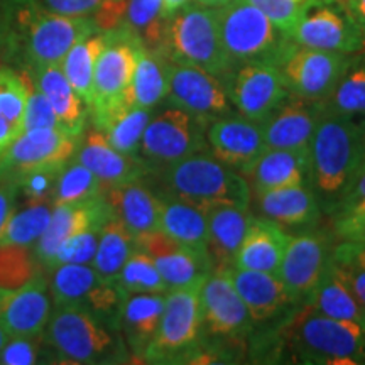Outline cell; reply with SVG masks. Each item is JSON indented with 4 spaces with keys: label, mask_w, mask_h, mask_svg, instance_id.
<instances>
[{
    "label": "cell",
    "mask_w": 365,
    "mask_h": 365,
    "mask_svg": "<svg viewBox=\"0 0 365 365\" xmlns=\"http://www.w3.org/2000/svg\"><path fill=\"white\" fill-rule=\"evenodd\" d=\"M97 31L90 17L59 16L34 0H6L2 56L24 70L59 65L73 46Z\"/></svg>",
    "instance_id": "cell-1"
},
{
    "label": "cell",
    "mask_w": 365,
    "mask_h": 365,
    "mask_svg": "<svg viewBox=\"0 0 365 365\" xmlns=\"http://www.w3.org/2000/svg\"><path fill=\"white\" fill-rule=\"evenodd\" d=\"M43 344L49 357L63 364H122L129 357L118 328L71 304H58L51 312Z\"/></svg>",
    "instance_id": "cell-2"
},
{
    "label": "cell",
    "mask_w": 365,
    "mask_h": 365,
    "mask_svg": "<svg viewBox=\"0 0 365 365\" xmlns=\"http://www.w3.org/2000/svg\"><path fill=\"white\" fill-rule=\"evenodd\" d=\"M312 186L330 213L350 188L360 168L359 122L323 110L312 143Z\"/></svg>",
    "instance_id": "cell-3"
},
{
    "label": "cell",
    "mask_w": 365,
    "mask_h": 365,
    "mask_svg": "<svg viewBox=\"0 0 365 365\" xmlns=\"http://www.w3.org/2000/svg\"><path fill=\"white\" fill-rule=\"evenodd\" d=\"M156 171L161 186L158 195L188 202L203 212L217 205L249 207L250 203L247 180L205 150Z\"/></svg>",
    "instance_id": "cell-4"
},
{
    "label": "cell",
    "mask_w": 365,
    "mask_h": 365,
    "mask_svg": "<svg viewBox=\"0 0 365 365\" xmlns=\"http://www.w3.org/2000/svg\"><path fill=\"white\" fill-rule=\"evenodd\" d=\"M294 357L304 364H365V327L336 319L299 304L282 327Z\"/></svg>",
    "instance_id": "cell-5"
},
{
    "label": "cell",
    "mask_w": 365,
    "mask_h": 365,
    "mask_svg": "<svg viewBox=\"0 0 365 365\" xmlns=\"http://www.w3.org/2000/svg\"><path fill=\"white\" fill-rule=\"evenodd\" d=\"M164 54L171 63L202 68L225 83L234 66L223 51L215 7L191 0L171 16Z\"/></svg>",
    "instance_id": "cell-6"
},
{
    "label": "cell",
    "mask_w": 365,
    "mask_h": 365,
    "mask_svg": "<svg viewBox=\"0 0 365 365\" xmlns=\"http://www.w3.org/2000/svg\"><path fill=\"white\" fill-rule=\"evenodd\" d=\"M223 51L234 66L250 61H274L287 39L271 19L245 0L215 7Z\"/></svg>",
    "instance_id": "cell-7"
},
{
    "label": "cell",
    "mask_w": 365,
    "mask_h": 365,
    "mask_svg": "<svg viewBox=\"0 0 365 365\" xmlns=\"http://www.w3.org/2000/svg\"><path fill=\"white\" fill-rule=\"evenodd\" d=\"M202 282L168 291L164 296L161 322L145 350L144 362L185 364V359L200 345L203 339L200 307Z\"/></svg>",
    "instance_id": "cell-8"
},
{
    "label": "cell",
    "mask_w": 365,
    "mask_h": 365,
    "mask_svg": "<svg viewBox=\"0 0 365 365\" xmlns=\"http://www.w3.org/2000/svg\"><path fill=\"white\" fill-rule=\"evenodd\" d=\"M103 33L105 44L95 65L93 100L88 107L93 124L118 108L130 107L127 93L134 75L139 44V41L122 26Z\"/></svg>",
    "instance_id": "cell-9"
},
{
    "label": "cell",
    "mask_w": 365,
    "mask_h": 365,
    "mask_svg": "<svg viewBox=\"0 0 365 365\" xmlns=\"http://www.w3.org/2000/svg\"><path fill=\"white\" fill-rule=\"evenodd\" d=\"M210 122L193 113L170 107L150 118L140 140L139 158L150 168H159L207 150Z\"/></svg>",
    "instance_id": "cell-10"
},
{
    "label": "cell",
    "mask_w": 365,
    "mask_h": 365,
    "mask_svg": "<svg viewBox=\"0 0 365 365\" xmlns=\"http://www.w3.org/2000/svg\"><path fill=\"white\" fill-rule=\"evenodd\" d=\"M349 58L350 54L307 48L289 38L272 63L279 68L291 95L323 103L335 88Z\"/></svg>",
    "instance_id": "cell-11"
},
{
    "label": "cell",
    "mask_w": 365,
    "mask_h": 365,
    "mask_svg": "<svg viewBox=\"0 0 365 365\" xmlns=\"http://www.w3.org/2000/svg\"><path fill=\"white\" fill-rule=\"evenodd\" d=\"M49 293L54 304H71L93 313L120 330L125 294L115 282L103 279L90 264H65L51 271Z\"/></svg>",
    "instance_id": "cell-12"
},
{
    "label": "cell",
    "mask_w": 365,
    "mask_h": 365,
    "mask_svg": "<svg viewBox=\"0 0 365 365\" xmlns=\"http://www.w3.org/2000/svg\"><path fill=\"white\" fill-rule=\"evenodd\" d=\"M289 38L323 51L355 54L365 49V34L346 11L344 0H308Z\"/></svg>",
    "instance_id": "cell-13"
},
{
    "label": "cell",
    "mask_w": 365,
    "mask_h": 365,
    "mask_svg": "<svg viewBox=\"0 0 365 365\" xmlns=\"http://www.w3.org/2000/svg\"><path fill=\"white\" fill-rule=\"evenodd\" d=\"M333 239L335 235L322 228H309L289 235L276 276L294 304L304 303L327 274L331 261Z\"/></svg>",
    "instance_id": "cell-14"
},
{
    "label": "cell",
    "mask_w": 365,
    "mask_h": 365,
    "mask_svg": "<svg viewBox=\"0 0 365 365\" xmlns=\"http://www.w3.org/2000/svg\"><path fill=\"white\" fill-rule=\"evenodd\" d=\"M225 88L239 115L255 122L266 120L291 97L279 68L271 61H250L237 66L227 78Z\"/></svg>",
    "instance_id": "cell-15"
},
{
    "label": "cell",
    "mask_w": 365,
    "mask_h": 365,
    "mask_svg": "<svg viewBox=\"0 0 365 365\" xmlns=\"http://www.w3.org/2000/svg\"><path fill=\"white\" fill-rule=\"evenodd\" d=\"M230 271L232 267H213L200 287L203 336L208 339L240 340L254 327Z\"/></svg>",
    "instance_id": "cell-16"
},
{
    "label": "cell",
    "mask_w": 365,
    "mask_h": 365,
    "mask_svg": "<svg viewBox=\"0 0 365 365\" xmlns=\"http://www.w3.org/2000/svg\"><path fill=\"white\" fill-rule=\"evenodd\" d=\"M166 98L171 107L208 122L232 113L225 83L218 76L196 66L170 61Z\"/></svg>",
    "instance_id": "cell-17"
},
{
    "label": "cell",
    "mask_w": 365,
    "mask_h": 365,
    "mask_svg": "<svg viewBox=\"0 0 365 365\" xmlns=\"http://www.w3.org/2000/svg\"><path fill=\"white\" fill-rule=\"evenodd\" d=\"M78 139L61 129L22 132L0 158V182H12L39 166H65L75 156Z\"/></svg>",
    "instance_id": "cell-18"
},
{
    "label": "cell",
    "mask_w": 365,
    "mask_h": 365,
    "mask_svg": "<svg viewBox=\"0 0 365 365\" xmlns=\"http://www.w3.org/2000/svg\"><path fill=\"white\" fill-rule=\"evenodd\" d=\"M137 247L150 255L170 289L202 282L213 271L210 254L198 252L161 230L137 237Z\"/></svg>",
    "instance_id": "cell-19"
},
{
    "label": "cell",
    "mask_w": 365,
    "mask_h": 365,
    "mask_svg": "<svg viewBox=\"0 0 365 365\" xmlns=\"http://www.w3.org/2000/svg\"><path fill=\"white\" fill-rule=\"evenodd\" d=\"M207 148L218 161L244 175L267 145L261 122L230 113L210 122Z\"/></svg>",
    "instance_id": "cell-20"
},
{
    "label": "cell",
    "mask_w": 365,
    "mask_h": 365,
    "mask_svg": "<svg viewBox=\"0 0 365 365\" xmlns=\"http://www.w3.org/2000/svg\"><path fill=\"white\" fill-rule=\"evenodd\" d=\"M112 215V208L103 196L85 202L54 205L48 228L33 245L36 257L46 271H49L54 254L63 242L90 228H102Z\"/></svg>",
    "instance_id": "cell-21"
},
{
    "label": "cell",
    "mask_w": 365,
    "mask_h": 365,
    "mask_svg": "<svg viewBox=\"0 0 365 365\" xmlns=\"http://www.w3.org/2000/svg\"><path fill=\"white\" fill-rule=\"evenodd\" d=\"M49 317L51 293L44 274L19 289H0V325L9 336H43Z\"/></svg>",
    "instance_id": "cell-22"
},
{
    "label": "cell",
    "mask_w": 365,
    "mask_h": 365,
    "mask_svg": "<svg viewBox=\"0 0 365 365\" xmlns=\"http://www.w3.org/2000/svg\"><path fill=\"white\" fill-rule=\"evenodd\" d=\"M83 134V140L80 148H76L73 159L88 168L107 188L143 181L150 175V168L143 159L118 153L102 130L91 127Z\"/></svg>",
    "instance_id": "cell-23"
},
{
    "label": "cell",
    "mask_w": 365,
    "mask_h": 365,
    "mask_svg": "<svg viewBox=\"0 0 365 365\" xmlns=\"http://www.w3.org/2000/svg\"><path fill=\"white\" fill-rule=\"evenodd\" d=\"M322 115V103L291 95L261 122L266 145L271 149H309Z\"/></svg>",
    "instance_id": "cell-24"
},
{
    "label": "cell",
    "mask_w": 365,
    "mask_h": 365,
    "mask_svg": "<svg viewBox=\"0 0 365 365\" xmlns=\"http://www.w3.org/2000/svg\"><path fill=\"white\" fill-rule=\"evenodd\" d=\"M252 185L254 195L312 182L309 149L267 148L242 175Z\"/></svg>",
    "instance_id": "cell-25"
},
{
    "label": "cell",
    "mask_w": 365,
    "mask_h": 365,
    "mask_svg": "<svg viewBox=\"0 0 365 365\" xmlns=\"http://www.w3.org/2000/svg\"><path fill=\"white\" fill-rule=\"evenodd\" d=\"M230 274L252 325L271 323L294 304L276 274L237 267H232Z\"/></svg>",
    "instance_id": "cell-26"
},
{
    "label": "cell",
    "mask_w": 365,
    "mask_h": 365,
    "mask_svg": "<svg viewBox=\"0 0 365 365\" xmlns=\"http://www.w3.org/2000/svg\"><path fill=\"white\" fill-rule=\"evenodd\" d=\"M24 71L31 76V80L38 86L41 93L48 98V102L51 103L53 110L58 117L59 129L65 130L71 137L80 139L86 127L88 107L73 90L61 66L49 65Z\"/></svg>",
    "instance_id": "cell-27"
},
{
    "label": "cell",
    "mask_w": 365,
    "mask_h": 365,
    "mask_svg": "<svg viewBox=\"0 0 365 365\" xmlns=\"http://www.w3.org/2000/svg\"><path fill=\"white\" fill-rule=\"evenodd\" d=\"M289 235L271 218L255 217L234 257V267L276 274L284 255Z\"/></svg>",
    "instance_id": "cell-28"
},
{
    "label": "cell",
    "mask_w": 365,
    "mask_h": 365,
    "mask_svg": "<svg viewBox=\"0 0 365 365\" xmlns=\"http://www.w3.org/2000/svg\"><path fill=\"white\" fill-rule=\"evenodd\" d=\"M255 207L262 217L271 218L281 227H308L322 215V202L312 182L289 188L255 193Z\"/></svg>",
    "instance_id": "cell-29"
},
{
    "label": "cell",
    "mask_w": 365,
    "mask_h": 365,
    "mask_svg": "<svg viewBox=\"0 0 365 365\" xmlns=\"http://www.w3.org/2000/svg\"><path fill=\"white\" fill-rule=\"evenodd\" d=\"M103 198L113 215L129 228L135 239L148 232L159 230L161 198L140 181L105 188Z\"/></svg>",
    "instance_id": "cell-30"
},
{
    "label": "cell",
    "mask_w": 365,
    "mask_h": 365,
    "mask_svg": "<svg viewBox=\"0 0 365 365\" xmlns=\"http://www.w3.org/2000/svg\"><path fill=\"white\" fill-rule=\"evenodd\" d=\"M208 220V254L213 267H234V257L254 213L244 205H217L205 210Z\"/></svg>",
    "instance_id": "cell-31"
},
{
    "label": "cell",
    "mask_w": 365,
    "mask_h": 365,
    "mask_svg": "<svg viewBox=\"0 0 365 365\" xmlns=\"http://www.w3.org/2000/svg\"><path fill=\"white\" fill-rule=\"evenodd\" d=\"M166 294H127L120 312V333L130 355L144 359L156 335Z\"/></svg>",
    "instance_id": "cell-32"
},
{
    "label": "cell",
    "mask_w": 365,
    "mask_h": 365,
    "mask_svg": "<svg viewBox=\"0 0 365 365\" xmlns=\"http://www.w3.org/2000/svg\"><path fill=\"white\" fill-rule=\"evenodd\" d=\"M159 198V230L190 249L208 254V220L203 210L168 195Z\"/></svg>",
    "instance_id": "cell-33"
},
{
    "label": "cell",
    "mask_w": 365,
    "mask_h": 365,
    "mask_svg": "<svg viewBox=\"0 0 365 365\" xmlns=\"http://www.w3.org/2000/svg\"><path fill=\"white\" fill-rule=\"evenodd\" d=\"M168 71L170 59L166 54L150 51L143 44H137L135 68L129 86L130 105L143 108L156 107L168 95Z\"/></svg>",
    "instance_id": "cell-34"
},
{
    "label": "cell",
    "mask_w": 365,
    "mask_h": 365,
    "mask_svg": "<svg viewBox=\"0 0 365 365\" xmlns=\"http://www.w3.org/2000/svg\"><path fill=\"white\" fill-rule=\"evenodd\" d=\"M170 19L163 0H127L122 27L144 48L164 54Z\"/></svg>",
    "instance_id": "cell-35"
},
{
    "label": "cell",
    "mask_w": 365,
    "mask_h": 365,
    "mask_svg": "<svg viewBox=\"0 0 365 365\" xmlns=\"http://www.w3.org/2000/svg\"><path fill=\"white\" fill-rule=\"evenodd\" d=\"M137 247L135 237L115 215L105 222L98 235L97 252H95L91 267L97 271L103 279L115 282L122 267Z\"/></svg>",
    "instance_id": "cell-36"
},
{
    "label": "cell",
    "mask_w": 365,
    "mask_h": 365,
    "mask_svg": "<svg viewBox=\"0 0 365 365\" xmlns=\"http://www.w3.org/2000/svg\"><path fill=\"white\" fill-rule=\"evenodd\" d=\"M322 107L336 115L365 117V49L350 54L344 73Z\"/></svg>",
    "instance_id": "cell-37"
},
{
    "label": "cell",
    "mask_w": 365,
    "mask_h": 365,
    "mask_svg": "<svg viewBox=\"0 0 365 365\" xmlns=\"http://www.w3.org/2000/svg\"><path fill=\"white\" fill-rule=\"evenodd\" d=\"M103 44L105 33L97 31V33L78 41L59 63L66 80L70 81L73 90L83 100L86 107H90L91 100H93V73Z\"/></svg>",
    "instance_id": "cell-38"
},
{
    "label": "cell",
    "mask_w": 365,
    "mask_h": 365,
    "mask_svg": "<svg viewBox=\"0 0 365 365\" xmlns=\"http://www.w3.org/2000/svg\"><path fill=\"white\" fill-rule=\"evenodd\" d=\"M150 120V110L143 107H122L112 112L102 120L93 124L95 129L102 130L107 140L118 153L127 156H139L140 140Z\"/></svg>",
    "instance_id": "cell-39"
},
{
    "label": "cell",
    "mask_w": 365,
    "mask_h": 365,
    "mask_svg": "<svg viewBox=\"0 0 365 365\" xmlns=\"http://www.w3.org/2000/svg\"><path fill=\"white\" fill-rule=\"evenodd\" d=\"M301 304H307L313 312L325 314V317L349 319V322H357L365 327V308L354 298L344 282L333 276L330 269L319 281L313 294Z\"/></svg>",
    "instance_id": "cell-40"
},
{
    "label": "cell",
    "mask_w": 365,
    "mask_h": 365,
    "mask_svg": "<svg viewBox=\"0 0 365 365\" xmlns=\"http://www.w3.org/2000/svg\"><path fill=\"white\" fill-rule=\"evenodd\" d=\"M53 207L51 200L26 198L22 207L14 210L0 244L33 247L49 225Z\"/></svg>",
    "instance_id": "cell-41"
},
{
    "label": "cell",
    "mask_w": 365,
    "mask_h": 365,
    "mask_svg": "<svg viewBox=\"0 0 365 365\" xmlns=\"http://www.w3.org/2000/svg\"><path fill=\"white\" fill-rule=\"evenodd\" d=\"M122 293L127 294H166L170 291L150 255L135 247L122 267L117 279Z\"/></svg>",
    "instance_id": "cell-42"
},
{
    "label": "cell",
    "mask_w": 365,
    "mask_h": 365,
    "mask_svg": "<svg viewBox=\"0 0 365 365\" xmlns=\"http://www.w3.org/2000/svg\"><path fill=\"white\" fill-rule=\"evenodd\" d=\"M43 264L33 247L0 244V289L12 291L43 276Z\"/></svg>",
    "instance_id": "cell-43"
},
{
    "label": "cell",
    "mask_w": 365,
    "mask_h": 365,
    "mask_svg": "<svg viewBox=\"0 0 365 365\" xmlns=\"http://www.w3.org/2000/svg\"><path fill=\"white\" fill-rule=\"evenodd\" d=\"M105 188L107 186L88 168L71 159L59 173L56 188L53 193V205L100 198V196H103Z\"/></svg>",
    "instance_id": "cell-44"
},
{
    "label": "cell",
    "mask_w": 365,
    "mask_h": 365,
    "mask_svg": "<svg viewBox=\"0 0 365 365\" xmlns=\"http://www.w3.org/2000/svg\"><path fill=\"white\" fill-rule=\"evenodd\" d=\"M29 95V78L26 73L14 71V68L0 65V115L19 127Z\"/></svg>",
    "instance_id": "cell-45"
},
{
    "label": "cell",
    "mask_w": 365,
    "mask_h": 365,
    "mask_svg": "<svg viewBox=\"0 0 365 365\" xmlns=\"http://www.w3.org/2000/svg\"><path fill=\"white\" fill-rule=\"evenodd\" d=\"M100 230L102 228H90L63 242L54 254L49 271L65 264H91L97 252Z\"/></svg>",
    "instance_id": "cell-46"
},
{
    "label": "cell",
    "mask_w": 365,
    "mask_h": 365,
    "mask_svg": "<svg viewBox=\"0 0 365 365\" xmlns=\"http://www.w3.org/2000/svg\"><path fill=\"white\" fill-rule=\"evenodd\" d=\"M27 78H29V95H27L24 113H22V118L19 122L21 134L34 129H59L58 117L53 110L51 103L38 90V86L33 83L29 75H27Z\"/></svg>",
    "instance_id": "cell-47"
},
{
    "label": "cell",
    "mask_w": 365,
    "mask_h": 365,
    "mask_svg": "<svg viewBox=\"0 0 365 365\" xmlns=\"http://www.w3.org/2000/svg\"><path fill=\"white\" fill-rule=\"evenodd\" d=\"M66 166V164H65ZM65 166H39L17 176L12 182L24 198L51 200L56 188L59 173Z\"/></svg>",
    "instance_id": "cell-48"
},
{
    "label": "cell",
    "mask_w": 365,
    "mask_h": 365,
    "mask_svg": "<svg viewBox=\"0 0 365 365\" xmlns=\"http://www.w3.org/2000/svg\"><path fill=\"white\" fill-rule=\"evenodd\" d=\"M262 11L282 34L289 38L308 0H245Z\"/></svg>",
    "instance_id": "cell-49"
},
{
    "label": "cell",
    "mask_w": 365,
    "mask_h": 365,
    "mask_svg": "<svg viewBox=\"0 0 365 365\" xmlns=\"http://www.w3.org/2000/svg\"><path fill=\"white\" fill-rule=\"evenodd\" d=\"M43 336H9L0 350V365H34L39 362Z\"/></svg>",
    "instance_id": "cell-50"
},
{
    "label": "cell",
    "mask_w": 365,
    "mask_h": 365,
    "mask_svg": "<svg viewBox=\"0 0 365 365\" xmlns=\"http://www.w3.org/2000/svg\"><path fill=\"white\" fill-rule=\"evenodd\" d=\"M34 2L46 11L59 14V16L93 19L95 14L102 9L107 0H34Z\"/></svg>",
    "instance_id": "cell-51"
},
{
    "label": "cell",
    "mask_w": 365,
    "mask_h": 365,
    "mask_svg": "<svg viewBox=\"0 0 365 365\" xmlns=\"http://www.w3.org/2000/svg\"><path fill=\"white\" fill-rule=\"evenodd\" d=\"M328 269H330L336 279L344 282L346 289L365 308V267L355 266V264L330 261Z\"/></svg>",
    "instance_id": "cell-52"
},
{
    "label": "cell",
    "mask_w": 365,
    "mask_h": 365,
    "mask_svg": "<svg viewBox=\"0 0 365 365\" xmlns=\"http://www.w3.org/2000/svg\"><path fill=\"white\" fill-rule=\"evenodd\" d=\"M360 212H365V168L355 176L350 188L345 191V195L341 196L340 202L335 205V208L331 210L330 215L340 217Z\"/></svg>",
    "instance_id": "cell-53"
},
{
    "label": "cell",
    "mask_w": 365,
    "mask_h": 365,
    "mask_svg": "<svg viewBox=\"0 0 365 365\" xmlns=\"http://www.w3.org/2000/svg\"><path fill=\"white\" fill-rule=\"evenodd\" d=\"M331 218L333 235H335V239L365 242V212Z\"/></svg>",
    "instance_id": "cell-54"
},
{
    "label": "cell",
    "mask_w": 365,
    "mask_h": 365,
    "mask_svg": "<svg viewBox=\"0 0 365 365\" xmlns=\"http://www.w3.org/2000/svg\"><path fill=\"white\" fill-rule=\"evenodd\" d=\"M333 262L355 264V266L365 267V242L341 240L333 245L331 249Z\"/></svg>",
    "instance_id": "cell-55"
},
{
    "label": "cell",
    "mask_w": 365,
    "mask_h": 365,
    "mask_svg": "<svg viewBox=\"0 0 365 365\" xmlns=\"http://www.w3.org/2000/svg\"><path fill=\"white\" fill-rule=\"evenodd\" d=\"M17 196H19V190L14 182H0V240L6 234L9 220L16 210Z\"/></svg>",
    "instance_id": "cell-56"
},
{
    "label": "cell",
    "mask_w": 365,
    "mask_h": 365,
    "mask_svg": "<svg viewBox=\"0 0 365 365\" xmlns=\"http://www.w3.org/2000/svg\"><path fill=\"white\" fill-rule=\"evenodd\" d=\"M19 135L21 130L17 124H14V122L7 120L6 117L0 115V158L4 156V153L9 149V145H11Z\"/></svg>",
    "instance_id": "cell-57"
},
{
    "label": "cell",
    "mask_w": 365,
    "mask_h": 365,
    "mask_svg": "<svg viewBox=\"0 0 365 365\" xmlns=\"http://www.w3.org/2000/svg\"><path fill=\"white\" fill-rule=\"evenodd\" d=\"M346 11H349L355 24L360 27V31L365 34V0H344Z\"/></svg>",
    "instance_id": "cell-58"
},
{
    "label": "cell",
    "mask_w": 365,
    "mask_h": 365,
    "mask_svg": "<svg viewBox=\"0 0 365 365\" xmlns=\"http://www.w3.org/2000/svg\"><path fill=\"white\" fill-rule=\"evenodd\" d=\"M359 137H360V168H359V173H360L365 168V117L359 120Z\"/></svg>",
    "instance_id": "cell-59"
},
{
    "label": "cell",
    "mask_w": 365,
    "mask_h": 365,
    "mask_svg": "<svg viewBox=\"0 0 365 365\" xmlns=\"http://www.w3.org/2000/svg\"><path fill=\"white\" fill-rule=\"evenodd\" d=\"M4 41H6V0H0V56L4 51Z\"/></svg>",
    "instance_id": "cell-60"
},
{
    "label": "cell",
    "mask_w": 365,
    "mask_h": 365,
    "mask_svg": "<svg viewBox=\"0 0 365 365\" xmlns=\"http://www.w3.org/2000/svg\"><path fill=\"white\" fill-rule=\"evenodd\" d=\"M164 2V9H166L168 16H173L176 11H180L181 7H185L186 4H190L191 0H163Z\"/></svg>",
    "instance_id": "cell-61"
},
{
    "label": "cell",
    "mask_w": 365,
    "mask_h": 365,
    "mask_svg": "<svg viewBox=\"0 0 365 365\" xmlns=\"http://www.w3.org/2000/svg\"><path fill=\"white\" fill-rule=\"evenodd\" d=\"M195 2L202 4V6H207V7H220L223 4L230 2V0H195Z\"/></svg>",
    "instance_id": "cell-62"
},
{
    "label": "cell",
    "mask_w": 365,
    "mask_h": 365,
    "mask_svg": "<svg viewBox=\"0 0 365 365\" xmlns=\"http://www.w3.org/2000/svg\"><path fill=\"white\" fill-rule=\"evenodd\" d=\"M7 339H9V333L4 330L2 325H0V350H2V346L7 341Z\"/></svg>",
    "instance_id": "cell-63"
}]
</instances>
